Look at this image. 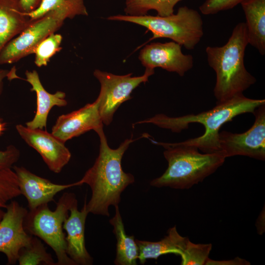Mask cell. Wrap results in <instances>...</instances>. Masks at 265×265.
Listing matches in <instances>:
<instances>
[{"instance_id": "e0dca14e", "label": "cell", "mask_w": 265, "mask_h": 265, "mask_svg": "<svg viewBox=\"0 0 265 265\" xmlns=\"http://www.w3.org/2000/svg\"><path fill=\"white\" fill-rule=\"evenodd\" d=\"M33 21L19 0H0V51Z\"/></svg>"}, {"instance_id": "d6a6232c", "label": "cell", "mask_w": 265, "mask_h": 265, "mask_svg": "<svg viewBox=\"0 0 265 265\" xmlns=\"http://www.w3.org/2000/svg\"><path fill=\"white\" fill-rule=\"evenodd\" d=\"M4 213V212L1 208H0V221L2 218Z\"/></svg>"}, {"instance_id": "8992f818", "label": "cell", "mask_w": 265, "mask_h": 265, "mask_svg": "<svg viewBox=\"0 0 265 265\" xmlns=\"http://www.w3.org/2000/svg\"><path fill=\"white\" fill-rule=\"evenodd\" d=\"M77 204L74 193L64 192L54 211L49 209L48 204H44L29 210L24 220L26 232L43 240L53 250L57 258L56 265H76L66 253L63 224L70 208Z\"/></svg>"}, {"instance_id": "7402d4cb", "label": "cell", "mask_w": 265, "mask_h": 265, "mask_svg": "<svg viewBox=\"0 0 265 265\" xmlns=\"http://www.w3.org/2000/svg\"><path fill=\"white\" fill-rule=\"evenodd\" d=\"M181 0H126L124 11L128 15H146L150 10H155L158 15L167 16L174 14L175 5Z\"/></svg>"}, {"instance_id": "484cf974", "label": "cell", "mask_w": 265, "mask_h": 265, "mask_svg": "<svg viewBox=\"0 0 265 265\" xmlns=\"http://www.w3.org/2000/svg\"><path fill=\"white\" fill-rule=\"evenodd\" d=\"M212 248L211 243H194L189 239L181 255L182 265H206Z\"/></svg>"}, {"instance_id": "d4e9b609", "label": "cell", "mask_w": 265, "mask_h": 265, "mask_svg": "<svg viewBox=\"0 0 265 265\" xmlns=\"http://www.w3.org/2000/svg\"><path fill=\"white\" fill-rule=\"evenodd\" d=\"M62 41L61 34L53 33L41 41L34 52L35 65L39 67L46 66L51 58L61 50Z\"/></svg>"}, {"instance_id": "4dcf8cb0", "label": "cell", "mask_w": 265, "mask_h": 265, "mask_svg": "<svg viewBox=\"0 0 265 265\" xmlns=\"http://www.w3.org/2000/svg\"><path fill=\"white\" fill-rule=\"evenodd\" d=\"M11 74V71L0 69V96L2 94L3 87V80L6 77H8Z\"/></svg>"}, {"instance_id": "d6986e66", "label": "cell", "mask_w": 265, "mask_h": 265, "mask_svg": "<svg viewBox=\"0 0 265 265\" xmlns=\"http://www.w3.org/2000/svg\"><path fill=\"white\" fill-rule=\"evenodd\" d=\"M246 19L248 44L265 54V0H247L241 3Z\"/></svg>"}, {"instance_id": "ac0fdd59", "label": "cell", "mask_w": 265, "mask_h": 265, "mask_svg": "<svg viewBox=\"0 0 265 265\" xmlns=\"http://www.w3.org/2000/svg\"><path fill=\"white\" fill-rule=\"evenodd\" d=\"M189 238L181 236L175 226L170 228L167 235L158 241L135 239L138 249V260L144 264L147 259L157 260L160 256L174 253L181 256Z\"/></svg>"}, {"instance_id": "2e32d148", "label": "cell", "mask_w": 265, "mask_h": 265, "mask_svg": "<svg viewBox=\"0 0 265 265\" xmlns=\"http://www.w3.org/2000/svg\"><path fill=\"white\" fill-rule=\"evenodd\" d=\"M26 80L32 87L36 95L37 107L35 116L32 120L26 123V126L31 129H43L47 126L49 113L54 106H64L67 105L64 92L58 91L51 94L43 87L36 70H26L25 72Z\"/></svg>"}, {"instance_id": "ba28073f", "label": "cell", "mask_w": 265, "mask_h": 265, "mask_svg": "<svg viewBox=\"0 0 265 265\" xmlns=\"http://www.w3.org/2000/svg\"><path fill=\"white\" fill-rule=\"evenodd\" d=\"M66 19L62 14L53 11L33 20L0 51V64L13 63L34 53L41 41L58 30Z\"/></svg>"}, {"instance_id": "9c48e42d", "label": "cell", "mask_w": 265, "mask_h": 265, "mask_svg": "<svg viewBox=\"0 0 265 265\" xmlns=\"http://www.w3.org/2000/svg\"><path fill=\"white\" fill-rule=\"evenodd\" d=\"M253 114L254 123L247 131L240 133L219 132V151L226 158L239 155L265 160V104L258 107Z\"/></svg>"}, {"instance_id": "5b68a950", "label": "cell", "mask_w": 265, "mask_h": 265, "mask_svg": "<svg viewBox=\"0 0 265 265\" xmlns=\"http://www.w3.org/2000/svg\"><path fill=\"white\" fill-rule=\"evenodd\" d=\"M107 19L140 25L153 33L150 40L169 38L188 50H193L204 35L201 15L198 11L186 6L179 7L176 14L167 16L117 15Z\"/></svg>"}, {"instance_id": "7c38bea8", "label": "cell", "mask_w": 265, "mask_h": 265, "mask_svg": "<svg viewBox=\"0 0 265 265\" xmlns=\"http://www.w3.org/2000/svg\"><path fill=\"white\" fill-rule=\"evenodd\" d=\"M181 48L174 41L151 43L140 51L139 59L146 69L160 67L183 77L193 67L194 59L191 55L184 54Z\"/></svg>"}, {"instance_id": "52a82bcc", "label": "cell", "mask_w": 265, "mask_h": 265, "mask_svg": "<svg viewBox=\"0 0 265 265\" xmlns=\"http://www.w3.org/2000/svg\"><path fill=\"white\" fill-rule=\"evenodd\" d=\"M154 74V70L146 69L143 75L132 77V73L120 76L96 69L93 75L101 86L96 101L103 124L109 125L120 105L132 98V91L141 83L148 81Z\"/></svg>"}, {"instance_id": "4316f807", "label": "cell", "mask_w": 265, "mask_h": 265, "mask_svg": "<svg viewBox=\"0 0 265 265\" xmlns=\"http://www.w3.org/2000/svg\"><path fill=\"white\" fill-rule=\"evenodd\" d=\"M247 0H206L199 6L201 13L208 15L232 9Z\"/></svg>"}, {"instance_id": "6da1fadb", "label": "cell", "mask_w": 265, "mask_h": 265, "mask_svg": "<svg viewBox=\"0 0 265 265\" xmlns=\"http://www.w3.org/2000/svg\"><path fill=\"white\" fill-rule=\"evenodd\" d=\"M96 132L100 142L98 156L78 183L79 186L85 184L91 189V198L86 203L88 212L109 216V207L118 205L122 193L134 182L132 174L123 171L121 162L125 152L135 140L127 139L117 148L112 149L107 144L103 128Z\"/></svg>"}, {"instance_id": "277c9868", "label": "cell", "mask_w": 265, "mask_h": 265, "mask_svg": "<svg viewBox=\"0 0 265 265\" xmlns=\"http://www.w3.org/2000/svg\"><path fill=\"white\" fill-rule=\"evenodd\" d=\"M148 135L144 134L153 143L165 149L163 155L168 162L165 171L151 181L150 185L154 187L189 189L213 173L226 159L220 151L201 153L195 147L158 142Z\"/></svg>"}, {"instance_id": "83f0119b", "label": "cell", "mask_w": 265, "mask_h": 265, "mask_svg": "<svg viewBox=\"0 0 265 265\" xmlns=\"http://www.w3.org/2000/svg\"><path fill=\"white\" fill-rule=\"evenodd\" d=\"M20 156V151L13 145L0 151V169L11 168L18 161Z\"/></svg>"}, {"instance_id": "7a4b0ae2", "label": "cell", "mask_w": 265, "mask_h": 265, "mask_svg": "<svg viewBox=\"0 0 265 265\" xmlns=\"http://www.w3.org/2000/svg\"><path fill=\"white\" fill-rule=\"evenodd\" d=\"M265 99H253L239 95L223 102L216 103L212 108L199 113L189 114L178 117H170L160 113L135 123L133 126L143 123H151L160 128L170 130L173 132H180L187 129L191 123L202 124L205 132L202 135L180 142L182 144L197 148L203 153L219 151L218 137L219 130L225 123L231 121L238 115L253 113L262 105Z\"/></svg>"}, {"instance_id": "44dd1931", "label": "cell", "mask_w": 265, "mask_h": 265, "mask_svg": "<svg viewBox=\"0 0 265 265\" xmlns=\"http://www.w3.org/2000/svg\"><path fill=\"white\" fill-rule=\"evenodd\" d=\"M53 11L62 14L66 19L88 15L84 0H42L37 9L26 13L31 20H34Z\"/></svg>"}, {"instance_id": "3957f363", "label": "cell", "mask_w": 265, "mask_h": 265, "mask_svg": "<svg viewBox=\"0 0 265 265\" xmlns=\"http://www.w3.org/2000/svg\"><path fill=\"white\" fill-rule=\"evenodd\" d=\"M248 44L245 23L240 22L224 45L206 47L208 63L216 75L213 93L216 103L243 94L256 83V78L247 71L244 63Z\"/></svg>"}, {"instance_id": "30bf717a", "label": "cell", "mask_w": 265, "mask_h": 265, "mask_svg": "<svg viewBox=\"0 0 265 265\" xmlns=\"http://www.w3.org/2000/svg\"><path fill=\"white\" fill-rule=\"evenodd\" d=\"M5 208L0 221V252L6 256L8 265H15L20 250L29 243L32 237L24 228L28 211L13 200Z\"/></svg>"}, {"instance_id": "9a60e30c", "label": "cell", "mask_w": 265, "mask_h": 265, "mask_svg": "<svg viewBox=\"0 0 265 265\" xmlns=\"http://www.w3.org/2000/svg\"><path fill=\"white\" fill-rule=\"evenodd\" d=\"M70 214L65 219L63 228L66 232V253L76 265H91L93 260L85 246V225L88 212L86 201L80 211L78 204L70 209Z\"/></svg>"}, {"instance_id": "f1b7e54d", "label": "cell", "mask_w": 265, "mask_h": 265, "mask_svg": "<svg viewBox=\"0 0 265 265\" xmlns=\"http://www.w3.org/2000/svg\"><path fill=\"white\" fill-rule=\"evenodd\" d=\"M250 263L244 259L237 258L228 261H215L210 259L208 260L206 265H247Z\"/></svg>"}, {"instance_id": "4fadbf2b", "label": "cell", "mask_w": 265, "mask_h": 265, "mask_svg": "<svg viewBox=\"0 0 265 265\" xmlns=\"http://www.w3.org/2000/svg\"><path fill=\"white\" fill-rule=\"evenodd\" d=\"M103 124L96 100L77 110L58 116L51 133L65 143L89 131L96 132L103 128Z\"/></svg>"}, {"instance_id": "ffe728a7", "label": "cell", "mask_w": 265, "mask_h": 265, "mask_svg": "<svg viewBox=\"0 0 265 265\" xmlns=\"http://www.w3.org/2000/svg\"><path fill=\"white\" fill-rule=\"evenodd\" d=\"M114 216L109 220L116 239V254L114 263L116 265H135L138 257V249L133 236L127 235L118 205L115 206Z\"/></svg>"}, {"instance_id": "1f68e13d", "label": "cell", "mask_w": 265, "mask_h": 265, "mask_svg": "<svg viewBox=\"0 0 265 265\" xmlns=\"http://www.w3.org/2000/svg\"><path fill=\"white\" fill-rule=\"evenodd\" d=\"M4 129H5L4 125L0 120V135L1 134V133L4 130Z\"/></svg>"}, {"instance_id": "f546056e", "label": "cell", "mask_w": 265, "mask_h": 265, "mask_svg": "<svg viewBox=\"0 0 265 265\" xmlns=\"http://www.w3.org/2000/svg\"><path fill=\"white\" fill-rule=\"evenodd\" d=\"M23 9L26 13H30L40 5L42 0H19Z\"/></svg>"}, {"instance_id": "5bb4252c", "label": "cell", "mask_w": 265, "mask_h": 265, "mask_svg": "<svg viewBox=\"0 0 265 265\" xmlns=\"http://www.w3.org/2000/svg\"><path fill=\"white\" fill-rule=\"evenodd\" d=\"M13 168L17 176L21 194L27 200L29 210L48 204L54 201V197L59 192L79 186L78 182L65 185L54 184L23 166H14Z\"/></svg>"}, {"instance_id": "8fae6325", "label": "cell", "mask_w": 265, "mask_h": 265, "mask_svg": "<svg viewBox=\"0 0 265 265\" xmlns=\"http://www.w3.org/2000/svg\"><path fill=\"white\" fill-rule=\"evenodd\" d=\"M16 129L24 141L41 156L49 169L60 173L69 162L71 154L63 142L52 133L40 129H31L19 124Z\"/></svg>"}, {"instance_id": "cb8c5ba5", "label": "cell", "mask_w": 265, "mask_h": 265, "mask_svg": "<svg viewBox=\"0 0 265 265\" xmlns=\"http://www.w3.org/2000/svg\"><path fill=\"white\" fill-rule=\"evenodd\" d=\"M17 176L11 168L0 169V208H5L9 201L20 196Z\"/></svg>"}, {"instance_id": "603a6c76", "label": "cell", "mask_w": 265, "mask_h": 265, "mask_svg": "<svg viewBox=\"0 0 265 265\" xmlns=\"http://www.w3.org/2000/svg\"><path fill=\"white\" fill-rule=\"evenodd\" d=\"M17 262L19 265H56L41 240L33 236L29 243L20 250Z\"/></svg>"}]
</instances>
